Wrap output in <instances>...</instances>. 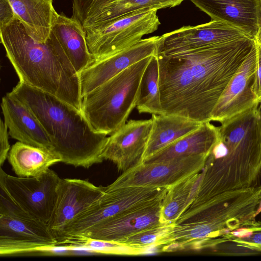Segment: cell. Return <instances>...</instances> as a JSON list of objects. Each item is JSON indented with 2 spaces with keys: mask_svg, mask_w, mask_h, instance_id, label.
<instances>
[{
  "mask_svg": "<svg viewBox=\"0 0 261 261\" xmlns=\"http://www.w3.org/2000/svg\"><path fill=\"white\" fill-rule=\"evenodd\" d=\"M255 44L246 36L172 55L157 50L163 114L211 121L222 92Z\"/></svg>",
  "mask_w": 261,
  "mask_h": 261,
  "instance_id": "cell-1",
  "label": "cell"
},
{
  "mask_svg": "<svg viewBox=\"0 0 261 261\" xmlns=\"http://www.w3.org/2000/svg\"><path fill=\"white\" fill-rule=\"evenodd\" d=\"M218 126V140L187 209L223 193L255 187L261 177L259 103Z\"/></svg>",
  "mask_w": 261,
  "mask_h": 261,
  "instance_id": "cell-2",
  "label": "cell"
},
{
  "mask_svg": "<svg viewBox=\"0 0 261 261\" xmlns=\"http://www.w3.org/2000/svg\"><path fill=\"white\" fill-rule=\"evenodd\" d=\"M0 37L19 81L82 111L79 73L53 39L49 37L44 43L36 41L17 18L0 28Z\"/></svg>",
  "mask_w": 261,
  "mask_h": 261,
  "instance_id": "cell-3",
  "label": "cell"
},
{
  "mask_svg": "<svg viewBox=\"0 0 261 261\" xmlns=\"http://www.w3.org/2000/svg\"><path fill=\"white\" fill-rule=\"evenodd\" d=\"M9 93L40 122L61 162L86 168L102 162L101 155L108 135L95 130L82 111L20 81Z\"/></svg>",
  "mask_w": 261,
  "mask_h": 261,
  "instance_id": "cell-4",
  "label": "cell"
},
{
  "mask_svg": "<svg viewBox=\"0 0 261 261\" xmlns=\"http://www.w3.org/2000/svg\"><path fill=\"white\" fill-rule=\"evenodd\" d=\"M153 56L130 66L83 97L82 112L95 130L111 135L127 122L137 106L142 79Z\"/></svg>",
  "mask_w": 261,
  "mask_h": 261,
  "instance_id": "cell-5",
  "label": "cell"
},
{
  "mask_svg": "<svg viewBox=\"0 0 261 261\" xmlns=\"http://www.w3.org/2000/svg\"><path fill=\"white\" fill-rule=\"evenodd\" d=\"M168 189L155 187H105L101 197L74 218L58 239L64 244L77 238L111 217L139 206L163 200Z\"/></svg>",
  "mask_w": 261,
  "mask_h": 261,
  "instance_id": "cell-6",
  "label": "cell"
},
{
  "mask_svg": "<svg viewBox=\"0 0 261 261\" xmlns=\"http://www.w3.org/2000/svg\"><path fill=\"white\" fill-rule=\"evenodd\" d=\"M158 9L147 8L85 30L87 45L95 60L102 59L139 42L156 31Z\"/></svg>",
  "mask_w": 261,
  "mask_h": 261,
  "instance_id": "cell-7",
  "label": "cell"
},
{
  "mask_svg": "<svg viewBox=\"0 0 261 261\" xmlns=\"http://www.w3.org/2000/svg\"><path fill=\"white\" fill-rule=\"evenodd\" d=\"M61 180L50 169L38 177H22L8 175L1 167L0 182L11 197L30 216L46 224L54 210Z\"/></svg>",
  "mask_w": 261,
  "mask_h": 261,
  "instance_id": "cell-8",
  "label": "cell"
},
{
  "mask_svg": "<svg viewBox=\"0 0 261 261\" xmlns=\"http://www.w3.org/2000/svg\"><path fill=\"white\" fill-rule=\"evenodd\" d=\"M207 155H195L156 163H143L123 172L111 185L116 187L169 189L204 168Z\"/></svg>",
  "mask_w": 261,
  "mask_h": 261,
  "instance_id": "cell-9",
  "label": "cell"
},
{
  "mask_svg": "<svg viewBox=\"0 0 261 261\" xmlns=\"http://www.w3.org/2000/svg\"><path fill=\"white\" fill-rule=\"evenodd\" d=\"M248 36L228 23L212 20L195 26H184L160 36L158 53L172 55L192 51Z\"/></svg>",
  "mask_w": 261,
  "mask_h": 261,
  "instance_id": "cell-10",
  "label": "cell"
},
{
  "mask_svg": "<svg viewBox=\"0 0 261 261\" xmlns=\"http://www.w3.org/2000/svg\"><path fill=\"white\" fill-rule=\"evenodd\" d=\"M58 242L47 224L32 217L0 215V255L28 256Z\"/></svg>",
  "mask_w": 261,
  "mask_h": 261,
  "instance_id": "cell-11",
  "label": "cell"
},
{
  "mask_svg": "<svg viewBox=\"0 0 261 261\" xmlns=\"http://www.w3.org/2000/svg\"><path fill=\"white\" fill-rule=\"evenodd\" d=\"M256 60L255 44L222 92L211 121L221 123L260 103L254 91Z\"/></svg>",
  "mask_w": 261,
  "mask_h": 261,
  "instance_id": "cell-12",
  "label": "cell"
},
{
  "mask_svg": "<svg viewBox=\"0 0 261 261\" xmlns=\"http://www.w3.org/2000/svg\"><path fill=\"white\" fill-rule=\"evenodd\" d=\"M151 118L130 120L108 137L101 156L125 172L143 163L152 127Z\"/></svg>",
  "mask_w": 261,
  "mask_h": 261,
  "instance_id": "cell-13",
  "label": "cell"
},
{
  "mask_svg": "<svg viewBox=\"0 0 261 261\" xmlns=\"http://www.w3.org/2000/svg\"><path fill=\"white\" fill-rule=\"evenodd\" d=\"M162 201L139 206L111 217L66 243L84 238L119 243L128 237L162 224L160 217Z\"/></svg>",
  "mask_w": 261,
  "mask_h": 261,
  "instance_id": "cell-14",
  "label": "cell"
},
{
  "mask_svg": "<svg viewBox=\"0 0 261 261\" xmlns=\"http://www.w3.org/2000/svg\"><path fill=\"white\" fill-rule=\"evenodd\" d=\"M160 36L142 39L137 43L110 57L93 62L79 73L82 98L122 71L156 54Z\"/></svg>",
  "mask_w": 261,
  "mask_h": 261,
  "instance_id": "cell-15",
  "label": "cell"
},
{
  "mask_svg": "<svg viewBox=\"0 0 261 261\" xmlns=\"http://www.w3.org/2000/svg\"><path fill=\"white\" fill-rule=\"evenodd\" d=\"M105 187L96 186L88 180L61 179L51 217L47 224L57 241L66 226L102 195Z\"/></svg>",
  "mask_w": 261,
  "mask_h": 261,
  "instance_id": "cell-16",
  "label": "cell"
},
{
  "mask_svg": "<svg viewBox=\"0 0 261 261\" xmlns=\"http://www.w3.org/2000/svg\"><path fill=\"white\" fill-rule=\"evenodd\" d=\"M212 20L242 30L254 40L259 29L260 0H190Z\"/></svg>",
  "mask_w": 261,
  "mask_h": 261,
  "instance_id": "cell-17",
  "label": "cell"
},
{
  "mask_svg": "<svg viewBox=\"0 0 261 261\" xmlns=\"http://www.w3.org/2000/svg\"><path fill=\"white\" fill-rule=\"evenodd\" d=\"M1 108L4 122L11 138L53 151L51 143L43 127L22 102L9 92L3 97Z\"/></svg>",
  "mask_w": 261,
  "mask_h": 261,
  "instance_id": "cell-18",
  "label": "cell"
},
{
  "mask_svg": "<svg viewBox=\"0 0 261 261\" xmlns=\"http://www.w3.org/2000/svg\"><path fill=\"white\" fill-rule=\"evenodd\" d=\"M49 37L60 47L78 73L94 60L87 45L85 31L74 18L59 14Z\"/></svg>",
  "mask_w": 261,
  "mask_h": 261,
  "instance_id": "cell-19",
  "label": "cell"
},
{
  "mask_svg": "<svg viewBox=\"0 0 261 261\" xmlns=\"http://www.w3.org/2000/svg\"><path fill=\"white\" fill-rule=\"evenodd\" d=\"M218 127L203 122L196 130L170 144L145 160L143 163H156L195 155L208 156L218 138Z\"/></svg>",
  "mask_w": 261,
  "mask_h": 261,
  "instance_id": "cell-20",
  "label": "cell"
},
{
  "mask_svg": "<svg viewBox=\"0 0 261 261\" xmlns=\"http://www.w3.org/2000/svg\"><path fill=\"white\" fill-rule=\"evenodd\" d=\"M16 17L27 33L39 43L46 42L59 14L53 0H9Z\"/></svg>",
  "mask_w": 261,
  "mask_h": 261,
  "instance_id": "cell-21",
  "label": "cell"
},
{
  "mask_svg": "<svg viewBox=\"0 0 261 261\" xmlns=\"http://www.w3.org/2000/svg\"><path fill=\"white\" fill-rule=\"evenodd\" d=\"M151 118L152 127L143 162L170 144L195 131L203 123L175 115L152 114Z\"/></svg>",
  "mask_w": 261,
  "mask_h": 261,
  "instance_id": "cell-22",
  "label": "cell"
},
{
  "mask_svg": "<svg viewBox=\"0 0 261 261\" xmlns=\"http://www.w3.org/2000/svg\"><path fill=\"white\" fill-rule=\"evenodd\" d=\"M8 161L15 173L19 177H38L51 165L61 162L51 150L28 145L20 141L12 145Z\"/></svg>",
  "mask_w": 261,
  "mask_h": 261,
  "instance_id": "cell-23",
  "label": "cell"
},
{
  "mask_svg": "<svg viewBox=\"0 0 261 261\" xmlns=\"http://www.w3.org/2000/svg\"><path fill=\"white\" fill-rule=\"evenodd\" d=\"M185 0H113L95 11L82 24L84 30L141 10L174 7Z\"/></svg>",
  "mask_w": 261,
  "mask_h": 261,
  "instance_id": "cell-24",
  "label": "cell"
},
{
  "mask_svg": "<svg viewBox=\"0 0 261 261\" xmlns=\"http://www.w3.org/2000/svg\"><path fill=\"white\" fill-rule=\"evenodd\" d=\"M201 172L168 189L162 202L160 217L162 223H175L192 200L199 182Z\"/></svg>",
  "mask_w": 261,
  "mask_h": 261,
  "instance_id": "cell-25",
  "label": "cell"
},
{
  "mask_svg": "<svg viewBox=\"0 0 261 261\" xmlns=\"http://www.w3.org/2000/svg\"><path fill=\"white\" fill-rule=\"evenodd\" d=\"M159 68L153 56L142 79L137 109L140 113L163 114L159 88Z\"/></svg>",
  "mask_w": 261,
  "mask_h": 261,
  "instance_id": "cell-26",
  "label": "cell"
},
{
  "mask_svg": "<svg viewBox=\"0 0 261 261\" xmlns=\"http://www.w3.org/2000/svg\"><path fill=\"white\" fill-rule=\"evenodd\" d=\"M175 223H162L128 237L119 244L139 251L141 253L150 247L160 246L166 240Z\"/></svg>",
  "mask_w": 261,
  "mask_h": 261,
  "instance_id": "cell-27",
  "label": "cell"
},
{
  "mask_svg": "<svg viewBox=\"0 0 261 261\" xmlns=\"http://www.w3.org/2000/svg\"><path fill=\"white\" fill-rule=\"evenodd\" d=\"M229 242L237 246L261 252V222L254 223L236 230Z\"/></svg>",
  "mask_w": 261,
  "mask_h": 261,
  "instance_id": "cell-28",
  "label": "cell"
},
{
  "mask_svg": "<svg viewBox=\"0 0 261 261\" xmlns=\"http://www.w3.org/2000/svg\"><path fill=\"white\" fill-rule=\"evenodd\" d=\"M66 245H84L96 250L100 254L138 255L139 251L125 245L103 240L84 238L72 240Z\"/></svg>",
  "mask_w": 261,
  "mask_h": 261,
  "instance_id": "cell-29",
  "label": "cell"
},
{
  "mask_svg": "<svg viewBox=\"0 0 261 261\" xmlns=\"http://www.w3.org/2000/svg\"><path fill=\"white\" fill-rule=\"evenodd\" d=\"M113 0H72V17L83 24L95 11Z\"/></svg>",
  "mask_w": 261,
  "mask_h": 261,
  "instance_id": "cell-30",
  "label": "cell"
},
{
  "mask_svg": "<svg viewBox=\"0 0 261 261\" xmlns=\"http://www.w3.org/2000/svg\"><path fill=\"white\" fill-rule=\"evenodd\" d=\"M0 215L32 217L14 201L7 192L4 185L1 182H0Z\"/></svg>",
  "mask_w": 261,
  "mask_h": 261,
  "instance_id": "cell-31",
  "label": "cell"
},
{
  "mask_svg": "<svg viewBox=\"0 0 261 261\" xmlns=\"http://www.w3.org/2000/svg\"><path fill=\"white\" fill-rule=\"evenodd\" d=\"M70 249L68 245H56L37 248L29 255L37 256H70Z\"/></svg>",
  "mask_w": 261,
  "mask_h": 261,
  "instance_id": "cell-32",
  "label": "cell"
},
{
  "mask_svg": "<svg viewBox=\"0 0 261 261\" xmlns=\"http://www.w3.org/2000/svg\"><path fill=\"white\" fill-rule=\"evenodd\" d=\"M5 122L1 120L0 122V165L2 166L8 158L10 146L9 142V133Z\"/></svg>",
  "mask_w": 261,
  "mask_h": 261,
  "instance_id": "cell-33",
  "label": "cell"
},
{
  "mask_svg": "<svg viewBox=\"0 0 261 261\" xmlns=\"http://www.w3.org/2000/svg\"><path fill=\"white\" fill-rule=\"evenodd\" d=\"M16 16L9 0H0V28L13 21Z\"/></svg>",
  "mask_w": 261,
  "mask_h": 261,
  "instance_id": "cell-34",
  "label": "cell"
},
{
  "mask_svg": "<svg viewBox=\"0 0 261 261\" xmlns=\"http://www.w3.org/2000/svg\"><path fill=\"white\" fill-rule=\"evenodd\" d=\"M256 44L257 60L254 91L259 102H261V45Z\"/></svg>",
  "mask_w": 261,
  "mask_h": 261,
  "instance_id": "cell-35",
  "label": "cell"
},
{
  "mask_svg": "<svg viewBox=\"0 0 261 261\" xmlns=\"http://www.w3.org/2000/svg\"><path fill=\"white\" fill-rule=\"evenodd\" d=\"M68 246H69L70 249V256L100 255V253L96 250L86 246L79 245Z\"/></svg>",
  "mask_w": 261,
  "mask_h": 261,
  "instance_id": "cell-36",
  "label": "cell"
},
{
  "mask_svg": "<svg viewBox=\"0 0 261 261\" xmlns=\"http://www.w3.org/2000/svg\"><path fill=\"white\" fill-rule=\"evenodd\" d=\"M260 17L259 22V29L255 37L254 40L256 44L261 45V0H260Z\"/></svg>",
  "mask_w": 261,
  "mask_h": 261,
  "instance_id": "cell-37",
  "label": "cell"
},
{
  "mask_svg": "<svg viewBox=\"0 0 261 261\" xmlns=\"http://www.w3.org/2000/svg\"><path fill=\"white\" fill-rule=\"evenodd\" d=\"M260 213H261V201L258 206V209H257V211L256 212V215L257 216Z\"/></svg>",
  "mask_w": 261,
  "mask_h": 261,
  "instance_id": "cell-38",
  "label": "cell"
},
{
  "mask_svg": "<svg viewBox=\"0 0 261 261\" xmlns=\"http://www.w3.org/2000/svg\"><path fill=\"white\" fill-rule=\"evenodd\" d=\"M259 106H260V110H261V102L259 103Z\"/></svg>",
  "mask_w": 261,
  "mask_h": 261,
  "instance_id": "cell-39",
  "label": "cell"
}]
</instances>
